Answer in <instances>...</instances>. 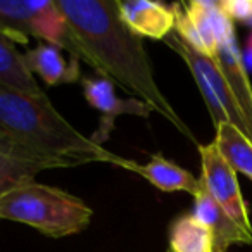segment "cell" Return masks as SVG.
Returning <instances> with one entry per match:
<instances>
[{
    "instance_id": "1",
    "label": "cell",
    "mask_w": 252,
    "mask_h": 252,
    "mask_svg": "<svg viewBox=\"0 0 252 252\" xmlns=\"http://www.w3.org/2000/svg\"><path fill=\"white\" fill-rule=\"evenodd\" d=\"M80 49V59L97 76L119 85L133 98L145 102L199 147L195 135L161 92L151 57L140 36L121 21L118 0H56Z\"/></svg>"
},
{
    "instance_id": "2",
    "label": "cell",
    "mask_w": 252,
    "mask_h": 252,
    "mask_svg": "<svg viewBox=\"0 0 252 252\" xmlns=\"http://www.w3.org/2000/svg\"><path fill=\"white\" fill-rule=\"evenodd\" d=\"M0 135L23 149L74 168L88 162H105L133 173L137 162L107 151L59 114L49 97L36 98L0 87Z\"/></svg>"
},
{
    "instance_id": "3",
    "label": "cell",
    "mask_w": 252,
    "mask_h": 252,
    "mask_svg": "<svg viewBox=\"0 0 252 252\" xmlns=\"http://www.w3.org/2000/svg\"><path fill=\"white\" fill-rule=\"evenodd\" d=\"M94 209L63 189L25 182L0 193V221L32 226L50 238H64L87 230Z\"/></svg>"
},
{
    "instance_id": "4",
    "label": "cell",
    "mask_w": 252,
    "mask_h": 252,
    "mask_svg": "<svg viewBox=\"0 0 252 252\" xmlns=\"http://www.w3.org/2000/svg\"><path fill=\"white\" fill-rule=\"evenodd\" d=\"M0 33L12 43L36 38L80 61L76 40L56 0H0Z\"/></svg>"
},
{
    "instance_id": "5",
    "label": "cell",
    "mask_w": 252,
    "mask_h": 252,
    "mask_svg": "<svg viewBox=\"0 0 252 252\" xmlns=\"http://www.w3.org/2000/svg\"><path fill=\"white\" fill-rule=\"evenodd\" d=\"M164 43L182 57L183 63L190 69L207 105L214 128L221 125H231L252 142L251 126L216 61L189 47L175 32L164 40Z\"/></svg>"
},
{
    "instance_id": "6",
    "label": "cell",
    "mask_w": 252,
    "mask_h": 252,
    "mask_svg": "<svg viewBox=\"0 0 252 252\" xmlns=\"http://www.w3.org/2000/svg\"><path fill=\"white\" fill-rule=\"evenodd\" d=\"M200 169L206 190L214 200L221 206V209L237 223L247 235L252 237V223L249 218V211L245 200L242 197V190L237 180V171L226 162V159L218 151L216 144H199Z\"/></svg>"
},
{
    "instance_id": "7",
    "label": "cell",
    "mask_w": 252,
    "mask_h": 252,
    "mask_svg": "<svg viewBox=\"0 0 252 252\" xmlns=\"http://www.w3.org/2000/svg\"><path fill=\"white\" fill-rule=\"evenodd\" d=\"M81 85H83V95L87 102L95 111L100 112V128L92 137V140L97 142L98 145H102V142L109 138L119 116L149 118L152 112V109L138 98H119L116 95L114 83L105 78H81Z\"/></svg>"
},
{
    "instance_id": "8",
    "label": "cell",
    "mask_w": 252,
    "mask_h": 252,
    "mask_svg": "<svg viewBox=\"0 0 252 252\" xmlns=\"http://www.w3.org/2000/svg\"><path fill=\"white\" fill-rule=\"evenodd\" d=\"M118 12L125 26L140 38L166 40L175 32L171 5L156 0H118Z\"/></svg>"
},
{
    "instance_id": "9",
    "label": "cell",
    "mask_w": 252,
    "mask_h": 252,
    "mask_svg": "<svg viewBox=\"0 0 252 252\" xmlns=\"http://www.w3.org/2000/svg\"><path fill=\"white\" fill-rule=\"evenodd\" d=\"M57 168L56 162L47 161L0 135V193L25 182H33L45 169Z\"/></svg>"
},
{
    "instance_id": "10",
    "label": "cell",
    "mask_w": 252,
    "mask_h": 252,
    "mask_svg": "<svg viewBox=\"0 0 252 252\" xmlns=\"http://www.w3.org/2000/svg\"><path fill=\"white\" fill-rule=\"evenodd\" d=\"M192 216L206 224L214 235V245L228 251L233 244H252V237L247 235L230 216L221 209V206L211 197L200 180L199 192L193 195Z\"/></svg>"
},
{
    "instance_id": "11",
    "label": "cell",
    "mask_w": 252,
    "mask_h": 252,
    "mask_svg": "<svg viewBox=\"0 0 252 252\" xmlns=\"http://www.w3.org/2000/svg\"><path fill=\"white\" fill-rule=\"evenodd\" d=\"M214 61L220 66L223 76L226 78L228 85H230L231 92H233L235 98H237L238 105H240L252 130V85L249 81V74L244 66V59H242V52L238 49L235 32L220 42Z\"/></svg>"
},
{
    "instance_id": "12",
    "label": "cell",
    "mask_w": 252,
    "mask_h": 252,
    "mask_svg": "<svg viewBox=\"0 0 252 252\" xmlns=\"http://www.w3.org/2000/svg\"><path fill=\"white\" fill-rule=\"evenodd\" d=\"M25 61L30 71L49 87H57L63 83H74L80 80V66L78 59L67 63L63 57V50L47 43H38L35 49L26 50Z\"/></svg>"
},
{
    "instance_id": "13",
    "label": "cell",
    "mask_w": 252,
    "mask_h": 252,
    "mask_svg": "<svg viewBox=\"0 0 252 252\" xmlns=\"http://www.w3.org/2000/svg\"><path fill=\"white\" fill-rule=\"evenodd\" d=\"M133 173L145 178L156 189L168 193L185 192L193 197L200 189V178H195L190 171L183 169L182 166L161 154L151 156L149 162L145 164L137 162Z\"/></svg>"
},
{
    "instance_id": "14",
    "label": "cell",
    "mask_w": 252,
    "mask_h": 252,
    "mask_svg": "<svg viewBox=\"0 0 252 252\" xmlns=\"http://www.w3.org/2000/svg\"><path fill=\"white\" fill-rule=\"evenodd\" d=\"M0 87L28 97H47L35 74L30 71L25 56L2 33H0Z\"/></svg>"
},
{
    "instance_id": "15",
    "label": "cell",
    "mask_w": 252,
    "mask_h": 252,
    "mask_svg": "<svg viewBox=\"0 0 252 252\" xmlns=\"http://www.w3.org/2000/svg\"><path fill=\"white\" fill-rule=\"evenodd\" d=\"M169 252H213L214 235L206 224L192 216L180 214L169 226Z\"/></svg>"
},
{
    "instance_id": "16",
    "label": "cell",
    "mask_w": 252,
    "mask_h": 252,
    "mask_svg": "<svg viewBox=\"0 0 252 252\" xmlns=\"http://www.w3.org/2000/svg\"><path fill=\"white\" fill-rule=\"evenodd\" d=\"M218 151L237 173L252 180V142L231 125H221L216 128L214 138Z\"/></svg>"
},
{
    "instance_id": "17",
    "label": "cell",
    "mask_w": 252,
    "mask_h": 252,
    "mask_svg": "<svg viewBox=\"0 0 252 252\" xmlns=\"http://www.w3.org/2000/svg\"><path fill=\"white\" fill-rule=\"evenodd\" d=\"M220 7L231 21L247 23L252 16V0H221Z\"/></svg>"
},
{
    "instance_id": "18",
    "label": "cell",
    "mask_w": 252,
    "mask_h": 252,
    "mask_svg": "<svg viewBox=\"0 0 252 252\" xmlns=\"http://www.w3.org/2000/svg\"><path fill=\"white\" fill-rule=\"evenodd\" d=\"M242 59H244L245 69L252 73V32L249 33L247 40H245V47H244V52H242Z\"/></svg>"
},
{
    "instance_id": "19",
    "label": "cell",
    "mask_w": 252,
    "mask_h": 252,
    "mask_svg": "<svg viewBox=\"0 0 252 252\" xmlns=\"http://www.w3.org/2000/svg\"><path fill=\"white\" fill-rule=\"evenodd\" d=\"M213 252H226L224 251V249H221V247H216V245H214V251Z\"/></svg>"
},
{
    "instance_id": "20",
    "label": "cell",
    "mask_w": 252,
    "mask_h": 252,
    "mask_svg": "<svg viewBox=\"0 0 252 252\" xmlns=\"http://www.w3.org/2000/svg\"><path fill=\"white\" fill-rule=\"evenodd\" d=\"M247 25H249V26H251V28H252V16H251V18H249V21H247Z\"/></svg>"
},
{
    "instance_id": "21",
    "label": "cell",
    "mask_w": 252,
    "mask_h": 252,
    "mask_svg": "<svg viewBox=\"0 0 252 252\" xmlns=\"http://www.w3.org/2000/svg\"><path fill=\"white\" fill-rule=\"evenodd\" d=\"M168 252H169V251H168Z\"/></svg>"
}]
</instances>
